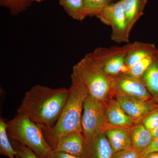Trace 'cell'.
Returning <instances> with one entry per match:
<instances>
[{
    "label": "cell",
    "instance_id": "cell-1",
    "mask_svg": "<svg viewBox=\"0 0 158 158\" xmlns=\"http://www.w3.org/2000/svg\"><path fill=\"white\" fill-rule=\"evenodd\" d=\"M69 90L39 85L25 94L17 114H23L41 126L52 127L58 121L68 99Z\"/></svg>",
    "mask_w": 158,
    "mask_h": 158
},
{
    "label": "cell",
    "instance_id": "cell-2",
    "mask_svg": "<svg viewBox=\"0 0 158 158\" xmlns=\"http://www.w3.org/2000/svg\"><path fill=\"white\" fill-rule=\"evenodd\" d=\"M71 81L68 99L56 124L52 127L38 125L46 141L53 150L63 136L73 132H82L83 105L89 93L84 83L73 73L71 75Z\"/></svg>",
    "mask_w": 158,
    "mask_h": 158
},
{
    "label": "cell",
    "instance_id": "cell-3",
    "mask_svg": "<svg viewBox=\"0 0 158 158\" xmlns=\"http://www.w3.org/2000/svg\"><path fill=\"white\" fill-rule=\"evenodd\" d=\"M10 140L31 148L40 158H51L53 150L48 144L41 128L27 116L17 114L7 122Z\"/></svg>",
    "mask_w": 158,
    "mask_h": 158
},
{
    "label": "cell",
    "instance_id": "cell-4",
    "mask_svg": "<svg viewBox=\"0 0 158 158\" xmlns=\"http://www.w3.org/2000/svg\"><path fill=\"white\" fill-rule=\"evenodd\" d=\"M73 73L86 86L88 93L94 98L106 102L112 92V78L87 55L74 66Z\"/></svg>",
    "mask_w": 158,
    "mask_h": 158
},
{
    "label": "cell",
    "instance_id": "cell-5",
    "mask_svg": "<svg viewBox=\"0 0 158 158\" xmlns=\"http://www.w3.org/2000/svg\"><path fill=\"white\" fill-rule=\"evenodd\" d=\"M127 50V44L123 47L98 48L87 55L106 74L113 78L127 72L125 61Z\"/></svg>",
    "mask_w": 158,
    "mask_h": 158
},
{
    "label": "cell",
    "instance_id": "cell-6",
    "mask_svg": "<svg viewBox=\"0 0 158 158\" xmlns=\"http://www.w3.org/2000/svg\"><path fill=\"white\" fill-rule=\"evenodd\" d=\"M105 110L106 103L88 93L84 101L81 121L82 133L86 142L108 128Z\"/></svg>",
    "mask_w": 158,
    "mask_h": 158
},
{
    "label": "cell",
    "instance_id": "cell-7",
    "mask_svg": "<svg viewBox=\"0 0 158 158\" xmlns=\"http://www.w3.org/2000/svg\"><path fill=\"white\" fill-rule=\"evenodd\" d=\"M96 17L103 23L111 27L112 40L119 44L129 42L123 0L111 3Z\"/></svg>",
    "mask_w": 158,
    "mask_h": 158
},
{
    "label": "cell",
    "instance_id": "cell-8",
    "mask_svg": "<svg viewBox=\"0 0 158 158\" xmlns=\"http://www.w3.org/2000/svg\"><path fill=\"white\" fill-rule=\"evenodd\" d=\"M112 92L141 100L149 101L152 97L141 79L135 78L126 74L112 78Z\"/></svg>",
    "mask_w": 158,
    "mask_h": 158
},
{
    "label": "cell",
    "instance_id": "cell-9",
    "mask_svg": "<svg viewBox=\"0 0 158 158\" xmlns=\"http://www.w3.org/2000/svg\"><path fill=\"white\" fill-rule=\"evenodd\" d=\"M122 109L132 119L139 121L148 113L156 108L149 101L141 100L121 95H116Z\"/></svg>",
    "mask_w": 158,
    "mask_h": 158
},
{
    "label": "cell",
    "instance_id": "cell-10",
    "mask_svg": "<svg viewBox=\"0 0 158 158\" xmlns=\"http://www.w3.org/2000/svg\"><path fill=\"white\" fill-rule=\"evenodd\" d=\"M54 151L85 158L86 143L83 133L73 132L63 136L58 141Z\"/></svg>",
    "mask_w": 158,
    "mask_h": 158
},
{
    "label": "cell",
    "instance_id": "cell-11",
    "mask_svg": "<svg viewBox=\"0 0 158 158\" xmlns=\"http://www.w3.org/2000/svg\"><path fill=\"white\" fill-rule=\"evenodd\" d=\"M105 116L107 125L111 127L129 128L135 123L122 109L116 99L106 103Z\"/></svg>",
    "mask_w": 158,
    "mask_h": 158
},
{
    "label": "cell",
    "instance_id": "cell-12",
    "mask_svg": "<svg viewBox=\"0 0 158 158\" xmlns=\"http://www.w3.org/2000/svg\"><path fill=\"white\" fill-rule=\"evenodd\" d=\"M85 158H112L114 152L104 131L86 142Z\"/></svg>",
    "mask_w": 158,
    "mask_h": 158
},
{
    "label": "cell",
    "instance_id": "cell-13",
    "mask_svg": "<svg viewBox=\"0 0 158 158\" xmlns=\"http://www.w3.org/2000/svg\"><path fill=\"white\" fill-rule=\"evenodd\" d=\"M127 44L125 61L128 69L148 57L158 56V50L153 44L135 41Z\"/></svg>",
    "mask_w": 158,
    "mask_h": 158
},
{
    "label": "cell",
    "instance_id": "cell-14",
    "mask_svg": "<svg viewBox=\"0 0 158 158\" xmlns=\"http://www.w3.org/2000/svg\"><path fill=\"white\" fill-rule=\"evenodd\" d=\"M104 131L114 153L132 148L129 128L110 127Z\"/></svg>",
    "mask_w": 158,
    "mask_h": 158
},
{
    "label": "cell",
    "instance_id": "cell-15",
    "mask_svg": "<svg viewBox=\"0 0 158 158\" xmlns=\"http://www.w3.org/2000/svg\"><path fill=\"white\" fill-rule=\"evenodd\" d=\"M129 131L132 147L142 154L154 141L151 131L140 122L133 125Z\"/></svg>",
    "mask_w": 158,
    "mask_h": 158
},
{
    "label": "cell",
    "instance_id": "cell-16",
    "mask_svg": "<svg viewBox=\"0 0 158 158\" xmlns=\"http://www.w3.org/2000/svg\"><path fill=\"white\" fill-rule=\"evenodd\" d=\"M127 23V34L130 33L135 24L144 14L147 0H123Z\"/></svg>",
    "mask_w": 158,
    "mask_h": 158
},
{
    "label": "cell",
    "instance_id": "cell-17",
    "mask_svg": "<svg viewBox=\"0 0 158 158\" xmlns=\"http://www.w3.org/2000/svg\"><path fill=\"white\" fill-rule=\"evenodd\" d=\"M141 80L152 96L158 102V58L150 65Z\"/></svg>",
    "mask_w": 158,
    "mask_h": 158
},
{
    "label": "cell",
    "instance_id": "cell-18",
    "mask_svg": "<svg viewBox=\"0 0 158 158\" xmlns=\"http://www.w3.org/2000/svg\"><path fill=\"white\" fill-rule=\"evenodd\" d=\"M0 153L9 158H16L17 156L8 135L7 122L2 117L0 118Z\"/></svg>",
    "mask_w": 158,
    "mask_h": 158
},
{
    "label": "cell",
    "instance_id": "cell-19",
    "mask_svg": "<svg viewBox=\"0 0 158 158\" xmlns=\"http://www.w3.org/2000/svg\"><path fill=\"white\" fill-rule=\"evenodd\" d=\"M60 5L73 19L83 20L86 18L83 0H59Z\"/></svg>",
    "mask_w": 158,
    "mask_h": 158
},
{
    "label": "cell",
    "instance_id": "cell-20",
    "mask_svg": "<svg viewBox=\"0 0 158 158\" xmlns=\"http://www.w3.org/2000/svg\"><path fill=\"white\" fill-rule=\"evenodd\" d=\"M158 56H148L139 61L131 67L128 69L126 74L135 78L141 79L150 65L158 59Z\"/></svg>",
    "mask_w": 158,
    "mask_h": 158
},
{
    "label": "cell",
    "instance_id": "cell-21",
    "mask_svg": "<svg viewBox=\"0 0 158 158\" xmlns=\"http://www.w3.org/2000/svg\"><path fill=\"white\" fill-rule=\"evenodd\" d=\"M112 0H83L86 17L96 16L110 4Z\"/></svg>",
    "mask_w": 158,
    "mask_h": 158
},
{
    "label": "cell",
    "instance_id": "cell-22",
    "mask_svg": "<svg viewBox=\"0 0 158 158\" xmlns=\"http://www.w3.org/2000/svg\"><path fill=\"white\" fill-rule=\"evenodd\" d=\"M32 2L29 0H0L1 6L6 7L12 15L23 12L31 6Z\"/></svg>",
    "mask_w": 158,
    "mask_h": 158
},
{
    "label": "cell",
    "instance_id": "cell-23",
    "mask_svg": "<svg viewBox=\"0 0 158 158\" xmlns=\"http://www.w3.org/2000/svg\"><path fill=\"white\" fill-rule=\"evenodd\" d=\"M140 120L141 124L150 131L155 130L158 127V107L148 113Z\"/></svg>",
    "mask_w": 158,
    "mask_h": 158
},
{
    "label": "cell",
    "instance_id": "cell-24",
    "mask_svg": "<svg viewBox=\"0 0 158 158\" xmlns=\"http://www.w3.org/2000/svg\"><path fill=\"white\" fill-rule=\"evenodd\" d=\"M17 156L21 158H40L29 148L15 140H10Z\"/></svg>",
    "mask_w": 158,
    "mask_h": 158
},
{
    "label": "cell",
    "instance_id": "cell-25",
    "mask_svg": "<svg viewBox=\"0 0 158 158\" xmlns=\"http://www.w3.org/2000/svg\"><path fill=\"white\" fill-rule=\"evenodd\" d=\"M141 155L140 152L132 147L114 152L112 158H138Z\"/></svg>",
    "mask_w": 158,
    "mask_h": 158
},
{
    "label": "cell",
    "instance_id": "cell-26",
    "mask_svg": "<svg viewBox=\"0 0 158 158\" xmlns=\"http://www.w3.org/2000/svg\"><path fill=\"white\" fill-rule=\"evenodd\" d=\"M51 158H84L72 155L66 153L54 151Z\"/></svg>",
    "mask_w": 158,
    "mask_h": 158
},
{
    "label": "cell",
    "instance_id": "cell-27",
    "mask_svg": "<svg viewBox=\"0 0 158 158\" xmlns=\"http://www.w3.org/2000/svg\"><path fill=\"white\" fill-rule=\"evenodd\" d=\"M158 152V138L154 140L149 147L142 153V155L146 156L151 153Z\"/></svg>",
    "mask_w": 158,
    "mask_h": 158
},
{
    "label": "cell",
    "instance_id": "cell-28",
    "mask_svg": "<svg viewBox=\"0 0 158 158\" xmlns=\"http://www.w3.org/2000/svg\"><path fill=\"white\" fill-rule=\"evenodd\" d=\"M145 156V158H158V152L151 153Z\"/></svg>",
    "mask_w": 158,
    "mask_h": 158
},
{
    "label": "cell",
    "instance_id": "cell-29",
    "mask_svg": "<svg viewBox=\"0 0 158 158\" xmlns=\"http://www.w3.org/2000/svg\"><path fill=\"white\" fill-rule=\"evenodd\" d=\"M154 140L158 138V127L151 132Z\"/></svg>",
    "mask_w": 158,
    "mask_h": 158
},
{
    "label": "cell",
    "instance_id": "cell-30",
    "mask_svg": "<svg viewBox=\"0 0 158 158\" xmlns=\"http://www.w3.org/2000/svg\"><path fill=\"white\" fill-rule=\"evenodd\" d=\"M29 1H31V2H43V1H45V0H29Z\"/></svg>",
    "mask_w": 158,
    "mask_h": 158
},
{
    "label": "cell",
    "instance_id": "cell-31",
    "mask_svg": "<svg viewBox=\"0 0 158 158\" xmlns=\"http://www.w3.org/2000/svg\"><path fill=\"white\" fill-rule=\"evenodd\" d=\"M138 158H145V156L141 155L139 156Z\"/></svg>",
    "mask_w": 158,
    "mask_h": 158
},
{
    "label": "cell",
    "instance_id": "cell-32",
    "mask_svg": "<svg viewBox=\"0 0 158 158\" xmlns=\"http://www.w3.org/2000/svg\"><path fill=\"white\" fill-rule=\"evenodd\" d=\"M16 158H21L20 157H19V156H16Z\"/></svg>",
    "mask_w": 158,
    "mask_h": 158
}]
</instances>
